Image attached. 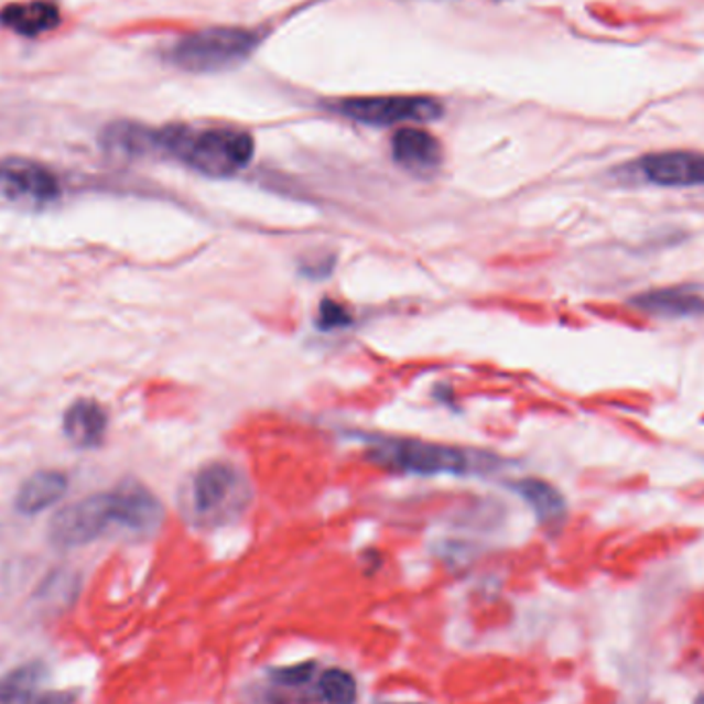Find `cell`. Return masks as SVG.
I'll return each mask as SVG.
<instances>
[{
    "label": "cell",
    "mask_w": 704,
    "mask_h": 704,
    "mask_svg": "<svg viewBox=\"0 0 704 704\" xmlns=\"http://www.w3.org/2000/svg\"><path fill=\"white\" fill-rule=\"evenodd\" d=\"M161 521L163 507L155 495L139 485H124L64 507L52 519L50 540L68 550L85 546L110 530L149 535Z\"/></svg>",
    "instance_id": "cell-1"
},
{
    "label": "cell",
    "mask_w": 704,
    "mask_h": 704,
    "mask_svg": "<svg viewBox=\"0 0 704 704\" xmlns=\"http://www.w3.org/2000/svg\"><path fill=\"white\" fill-rule=\"evenodd\" d=\"M156 153H165L194 172L210 177H229L250 165L253 141L235 128L167 126L155 130Z\"/></svg>",
    "instance_id": "cell-2"
},
{
    "label": "cell",
    "mask_w": 704,
    "mask_h": 704,
    "mask_svg": "<svg viewBox=\"0 0 704 704\" xmlns=\"http://www.w3.org/2000/svg\"><path fill=\"white\" fill-rule=\"evenodd\" d=\"M253 490L248 476L229 462H210L186 485L182 511L198 530H219L239 521L250 509Z\"/></svg>",
    "instance_id": "cell-3"
},
{
    "label": "cell",
    "mask_w": 704,
    "mask_h": 704,
    "mask_svg": "<svg viewBox=\"0 0 704 704\" xmlns=\"http://www.w3.org/2000/svg\"><path fill=\"white\" fill-rule=\"evenodd\" d=\"M367 457L379 468L419 476L486 474L499 466L492 455L419 438H376L367 445Z\"/></svg>",
    "instance_id": "cell-4"
},
{
    "label": "cell",
    "mask_w": 704,
    "mask_h": 704,
    "mask_svg": "<svg viewBox=\"0 0 704 704\" xmlns=\"http://www.w3.org/2000/svg\"><path fill=\"white\" fill-rule=\"evenodd\" d=\"M260 40L251 30L210 28L182 37L172 47L170 61L189 73H219L248 61Z\"/></svg>",
    "instance_id": "cell-5"
},
{
    "label": "cell",
    "mask_w": 704,
    "mask_h": 704,
    "mask_svg": "<svg viewBox=\"0 0 704 704\" xmlns=\"http://www.w3.org/2000/svg\"><path fill=\"white\" fill-rule=\"evenodd\" d=\"M334 111L360 124L393 126L400 122H433L443 106L431 97H359L334 104Z\"/></svg>",
    "instance_id": "cell-6"
},
{
    "label": "cell",
    "mask_w": 704,
    "mask_h": 704,
    "mask_svg": "<svg viewBox=\"0 0 704 704\" xmlns=\"http://www.w3.org/2000/svg\"><path fill=\"white\" fill-rule=\"evenodd\" d=\"M0 194L19 204H47L58 198V177L46 165L30 159H7L0 163Z\"/></svg>",
    "instance_id": "cell-7"
},
{
    "label": "cell",
    "mask_w": 704,
    "mask_h": 704,
    "mask_svg": "<svg viewBox=\"0 0 704 704\" xmlns=\"http://www.w3.org/2000/svg\"><path fill=\"white\" fill-rule=\"evenodd\" d=\"M635 172L642 182L659 188H696L704 186V153L663 151L635 161Z\"/></svg>",
    "instance_id": "cell-8"
},
{
    "label": "cell",
    "mask_w": 704,
    "mask_h": 704,
    "mask_svg": "<svg viewBox=\"0 0 704 704\" xmlns=\"http://www.w3.org/2000/svg\"><path fill=\"white\" fill-rule=\"evenodd\" d=\"M628 305L637 312L653 317H703L704 282H684L675 286H661L642 291L628 299Z\"/></svg>",
    "instance_id": "cell-9"
},
{
    "label": "cell",
    "mask_w": 704,
    "mask_h": 704,
    "mask_svg": "<svg viewBox=\"0 0 704 704\" xmlns=\"http://www.w3.org/2000/svg\"><path fill=\"white\" fill-rule=\"evenodd\" d=\"M46 665L42 661L23 663L0 678V704H75L77 692L42 690Z\"/></svg>",
    "instance_id": "cell-10"
},
{
    "label": "cell",
    "mask_w": 704,
    "mask_h": 704,
    "mask_svg": "<svg viewBox=\"0 0 704 704\" xmlns=\"http://www.w3.org/2000/svg\"><path fill=\"white\" fill-rule=\"evenodd\" d=\"M391 153L396 163L412 173H431L437 170L443 161L441 142L419 128H402L393 134Z\"/></svg>",
    "instance_id": "cell-11"
},
{
    "label": "cell",
    "mask_w": 704,
    "mask_h": 704,
    "mask_svg": "<svg viewBox=\"0 0 704 704\" xmlns=\"http://www.w3.org/2000/svg\"><path fill=\"white\" fill-rule=\"evenodd\" d=\"M0 25L19 35L35 37L61 25V9L52 0L13 2L0 11Z\"/></svg>",
    "instance_id": "cell-12"
},
{
    "label": "cell",
    "mask_w": 704,
    "mask_h": 704,
    "mask_svg": "<svg viewBox=\"0 0 704 704\" xmlns=\"http://www.w3.org/2000/svg\"><path fill=\"white\" fill-rule=\"evenodd\" d=\"M108 429V414L94 400H78L64 414V433L77 447H97Z\"/></svg>",
    "instance_id": "cell-13"
},
{
    "label": "cell",
    "mask_w": 704,
    "mask_h": 704,
    "mask_svg": "<svg viewBox=\"0 0 704 704\" xmlns=\"http://www.w3.org/2000/svg\"><path fill=\"white\" fill-rule=\"evenodd\" d=\"M66 486H68V480L63 472H56V469L37 472L30 480H25V485L21 486L19 497H17V509L28 516L40 513L63 497L66 492Z\"/></svg>",
    "instance_id": "cell-14"
},
{
    "label": "cell",
    "mask_w": 704,
    "mask_h": 704,
    "mask_svg": "<svg viewBox=\"0 0 704 704\" xmlns=\"http://www.w3.org/2000/svg\"><path fill=\"white\" fill-rule=\"evenodd\" d=\"M517 495L532 507L540 523L556 526L566 516V501L559 488L538 478H526L516 485Z\"/></svg>",
    "instance_id": "cell-15"
},
{
    "label": "cell",
    "mask_w": 704,
    "mask_h": 704,
    "mask_svg": "<svg viewBox=\"0 0 704 704\" xmlns=\"http://www.w3.org/2000/svg\"><path fill=\"white\" fill-rule=\"evenodd\" d=\"M104 144L118 155H151L156 153L155 130L130 122L111 124L104 134Z\"/></svg>",
    "instance_id": "cell-16"
},
{
    "label": "cell",
    "mask_w": 704,
    "mask_h": 704,
    "mask_svg": "<svg viewBox=\"0 0 704 704\" xmlns=\"http://www.w3.org/2000/svg\"><path fill=\"white\" fill-rule=\"evenodd\" d=\"M357 701V680L355 675L340 668H329L317 673L313 682V703L355 704Z\"/></svg>",
    "instance_id": "cell-17"
},
{
    "label": "cell",
    "mask_w": 704,
    "mask_h": 704,
    "mask_svg": "<svg viewBox=\"0 0 704 704\" xmlns=\"http://www.w3.org/2000/svg\"><path fill=\"white\" fill-rule=\"evenodd\" d=\"M350 313L346 312L345 307L340 303H332V301H324L322 310H319V326L324 329L343 328L350 324Z\"/></svg>",
    "instance_id": "cell-18"
},
{
    "label": "cell",
    "mask_w": 704,
    "mask_h": 704,
    "mask_svg": "<svg viewBox=\"0 0 704 704\" xmlns=\"http://www.w3.org/2000/svg\"><path fill=\"white\" fill-rule=\"evenodd\" d=\"M694 704H704V694H703V696H698V698H696V701H694Z\"/></svg>",
    "instance_id": "cell-19"
}]
</instances>
